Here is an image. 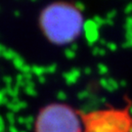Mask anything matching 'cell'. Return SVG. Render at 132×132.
<instances>
[{
  "mask_svg": "<svg viewBox=\"0 0 132 132\" xmlns=\"http://www.w3.org/2000/svg\"><path fill=\"white\" fill-rule=\"evenodd\" d=\"M83 19L77 7L67 3H53L40 15V26L44 35L55 44L73 41L82 29Z\"/></svg>",
  "mask_w": 132,
  "mask_h": 132,
  "instance_id": "cell-1",
  "label": "cell"
},
{
  "mask_svg": "<svg viewBox=\"0 0 132 132\" xmlns=\"http://www.w3.org/2000/svg\"><path fill=\"white\" fill-rule=\"evenodd\" d=\"M35 132H82V120L64 104L48 105L40 111L34 123Z\"/></svg>",
  "mask_w": 132,
  "mask_h": 132,
  "instance_id": "cell-2",
  "label": "cell"
},
{
  "mask_svg": "<svg viewBox=\"0 0 132 132\" xmlns=\"http://www.w3.org/2000/svg\"><path fill=\"white\" fill-rule=\"evenodd\" d=\"M82 132H132V118L127 109L98 110L82 118Z\"/></svg>",
  "mask_w": 132,
  "mask_h": 132,
  "instance_id": "cell-3",
  "label": "cell"
},
{
  "mask_svg": "<svg viewBox=\"0 0 132 132\" xmlns=\"http://www.w3.org/2000/svg\"><path fill=\"white\" fill-rule=\"evenodd\" d=\"M13 65H14V67L17 69V70L21 71V70L24 67V65H26V61L23 59V57H21L19 55L15 60H13Z\"/></svg>",
  "mask_w": 132,
  "mask_h": 132,
  "instance_id": "cell-4",
  "label": "cell"
},
{
  "mask_svg": "<svg viewBox=\"0 0 132 132\" xmlns=\"http://www.w3.org/2000/svg\"><path fill=\"white\" fill-rule=\"evenodd\" d=\"M18 56H19V54L16 52L15 50H13V49H7L4 52V54H3V57H4L5 59H7V60H12V61L15 60Z\"/></svg>",
  "mask_w": 132,
  "mask_h": 132,
  "instance_id": "cell-5",
  "label": "cell"
},
{
  "mask_svg": "<svg viewBox=\"0 0 132 132\" xmlns=\"http://www.w3.org/2000/svg\"><path fill=\"white\" fill-rule=\"evenodd\" d=\"M34 119L31 116H29V117H24V125L26 126L27 128L28 129H30V128H32V126L34 125Z\"/></svg>",
  "mask_w": 132,
  "mask_h": 132,
  "instance_id": "cell-6",
  "label": "cell"
},
{
  "mask_svg": "<svg viewBox=\"0 0 132 132\" xmlns=\"http://www.w3.org/2000/svg\"><path fill=\"white\" fill-rule=\"evenodd\" d=\"M6 118L8 120V122L10 123V125H14L17 118H16V116H15V113L13 112H8L7 114H6Z\"/></svg>",
  "mask_w": 132,
  "mask_h": 132,
  "instance_id": "cell-7",
  "label": "cell"
},
{
  "mask_svg": "<svg viewBox=\"0 0 132 132\" xmlns=\"http://www.w3.org/2000/svg\"><path fill=\"white\" fill-rule=\"evenodd\" d=\"M3 81H4V83L6 84V86H11L12 83H13V78L9 76H6L3 77Z\"/></svg>",
  "mask_w": 132,
  "mask_h": 132,
  "instance_id": "cell-8",
  "label": "cell"
},
{
  "mask_svg": "<svg viewBox=\"0 0 132 132\" xmlns=\"http://www.w3.org/2000/svg\"><path fill=\"white\" fill-rule=\"evenodd\" d=\"M29 72H31V68L26 64L24 68L21 70V73H23V75H28Z\"/></svg>",
  "mask_w": 132,
  "mask_h": 132,
  "instance_id": "cell-9",
  "label": "cell"
},
{
  "mask_svg": "<svg viewBox=\"0 0 132 132\" xmlns=\"http://www.w3.org/2000/svg\"><path fill=\"white\" fill-rule=\"evenodd\" d=\"M31 71H32L33 73H36V75H40L41 73V71H42V69L41 68H39L37 66H34L31 68Z\"/></svg>",
  "mask_w": 132,
  "mask_h": 132,
  "instance_id": "cell-10",
  "label": "cell"
},
{
  "mask_svg": "<svg viewBox=\"0 0 132 132\" xmlns=\"http://www.w3.org/2000/svg\"><path fill=\"white\" fill-rule=\"evenodd\" d=\"M6 50H7V48L5 47L3 44H0V56H3V54Z\"/></svg>",
  "mask_w": 132,
  "mask_h": 132,
  "instance_id": "cell-11",
  "label": "cell"
},
{
  "mask_svg": "<svg viewBox=\"0 0 132 132\" xmlns=\"http://www.w3.org/2000/svg\"><path fill=\"white\" fill-rule=\"evenodd\" d=\"M9 132H20L18 130V128L16 127L15 125H10L9 126Z\"/></svg>",
  "mask_w": 132,
  "mask_h": 132,
  "instance_id": "cell-12",
  "label": "cell"
},
{
  "mask_svg": "<svg viewBox=\"0 0 132 132\" xmlns=\"http://www.w3.org/2000/svg\"><path fill=\"white\" fill-rule=\"evenodd\" d=\"M17 121H18L20 124L24 125V117H19V118H17Z\"/></svg>",
  "mask_w": 132,
  "mask_h": 132,
  "instance_id": "cell-13",
  "label": "cell"
},
{
  "mask_svg": "<svg viewBox=\"0 0 132 132\" xmlns=\"http://www.w3.org/2000/svg\"><path fill=\"white\" fill-rule=\"evenodd\" d=\"M0 125H3L5 126V121H4V118H2L1 116H0Z\"/></svg>",
  "mask_w": 132,
  "mask_h": 132,
  "instance_id": "cell-14",
  "label": "cell"
},
{
  "mask_svg": "<svg viewBox=\"0 0 132 132\" xmlns=\"http://www.w3.org/2000/svg\"><path fill=\"white\" fill-rule=\"evenodd\" d=\"M0 132H5V126L0 125Z\"/></svg>",
  "mask_w": 132,
  "mask_h": 132,
  "instance_id": "cell-15",
  "label": "cell"
},
{
  "mask_svg": "<svg viewBox=\"0 0 132 132\" xmlns=\"http://www.w3.org/2000/svg\"><path fill=\"white\" fill-rule=\"evenodd\" d=\"M20 14H21V13H20V12H18V11H17V12H15V15H16V17H19Z\"/></svg>",
  "mask_w": 132,
  "mask_h": 132,
  "instance_id": "cell-16",
  "label": "cell"
},
{
  "mask_svg": "<svg viewBox=\"0 0 132 132\" xmlns=\"http://www.w3.org/2000/svg\"><path fill=\"white\" fill-rule=\"evenodd\" d=\"M20 132H27V131H20Z\"/></svg>",
  "mask_w": 132,
  "mask_h": 132,
  "instance_id": "cell-17",
  "label": "cell"
}]
</instances>
